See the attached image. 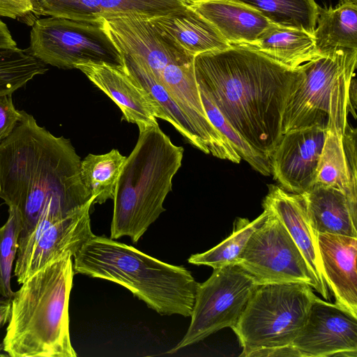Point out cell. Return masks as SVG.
Instances as JSON below:
<instances>
[{"label":"cell","mask_w":357,"mask_h":357,"mask_svg":"<svg viewBox=\"0 0 357 357\" xmlns=\"http://www.w3.org/2000/svg\"><path fill=\"white\" fill-rule=\"evenodd\" d=\"M81 160L69 139L53 135L22 110L0 143V198L20 218V237L47 211L63 218L93 205L95 197L82 180Z\"/></svg>","instance_id":"cell-1"},{"label":"cell","mask_w":357,"mask_h":357,"mask_svg":"<svg viewBox=\"0 0 357 357\" xmlns=\"http://www.w3.org/2000/svg\"><path fill=\"white\" fill-rule=\"evenodd\" d=\"M199 90L255 149L270 157L282 136V119L300 70L248 45H231L194 59Z\"/></svg>","instance_id":"cell-2"},{"label":"cell","mask_w":357,"mask_h":357,"mask_svg":"<svg viewBox=\"0 0 357 357\" xmlns=\"http://www.w3.org/2000/svg\"><path fill=\"white\" fill-rule=\"evenodd\" d=\"M73 255L46 265L26 279L10 299L3 351L11 357H75L68 305Z\"/></svg>","instance_id":"cell-3"},{"label":"cell","mask_w":357,"mask_h":357,"mask_svg":"<svg viewBox=\"0 0 357 357\" xmlns=\"http://www.w3.org/2000/svg\"><path fill=\"white\" fill-rule=\"evenodd\" d=\"M75 273L117 283L161 315L190 317L197 282L174 266L111 238L93 235L73 256Z\"/></svg>","instance_id":"cell-4"},{"label":"cell","mask_w":357,"mask_h":357,"mask_svg":"<svg viewBox=\"0 0 357 357\" xmlns=\"http://www.w3.org/2000/svg\"><path fill=\"white\" fill-rule=\"evenodd\" d=\"M139 132L116 181L110 229L111 238L127 236L133 243L165 211L163 203L183 156V148L175 145L158 123Z\"/></svg>","instance_id":"cell-5"},{"label":"cell","mask_w":357,"mask_h":357,"mask_svg":"<svg viewBox=\"0 0 357 357\" xmlns=\"http://www.w3.org/2000/svg\"><path fill=\"white\" fill-rule=\"evenodd\" d=\"M356 63L357 50L337 48L300 66L284 107L282 134L315 125L344 133L349 113L356 119Z\"/></svg>","instance_id":"cell-6"},{"label":"cell","mask_w":357,"mask_h":357,"mask_svg":"<svg viewBox=\"0 0 357 357\" xmlns=\"http://www.w3.org/2000/svg\"><path fill=\"white\" fill-rule=\"evenodd\" d=\"M102 22L123 54L139 57L146 64L198 132L210 128L195 77L194 56L174 45L146 17L127 15Z\"/></svg>","instance_id":"cell-7"},{"label":"cell","mask_w":357,"mask_h":357,"mask_svg":"<svg viewBox=\"0 0 357 357\" xmlns=\"http://www.w3.org/2000/svg\"><path fill=\"white\" fill-rule=\"evenodd\" d=\"M311 286L301 282L259 285L232 328L248 357L260 349L291 344L303 328L316 298Z\"/></svg>","instance_id":"cell-8"},{"label":"cell","mask_w":357,"mask_h":357,"mask_svg":"<svg viewBox=\"0 0 357 357\" xmlns=\"http://www.w3.org/2000/svg\"><path fill=\"white\" fill-rule=\"evenodd\" d=\"M31 26L26 50L45 65L62 69L87 62L124 66L123 54L102 22L48 16L37 19Z\"/></svg>","instance_id":"cell-9"},{"label":"cell","mask_w":357,"mask_h":357,"mask_svg":"<svg viewBox=\"0 0 357 357\" xmlns=\"http://www.w3.org/2000/svg\"><path fill=\"white\" fill-rule=\"evenodd\" d=\"M259 284L237 264L213 269L205 282L197 283L188 329L167 354L197 343L240 319L250 296Z\"/></svg>","instance_id":"cell-10"},{"label":"cell","mask_w":357,"mask_h":357,"mask_svg":"<svg viewBox=\"0 0 357 357\" xmlns=\"http://www.w3.org/2000/svg\"><path fill=\"white\" fill-rule=\"evenodd\" d=\"M249 238L237 265L261 284L301 282L315 289L308 264L286 227L271 211Z\"/></svg>","instance_id":"cell-11"},{"label":"cell","mask_w":357,"mask_h":357,"mask_svg":"<svg viewBox=\"0 0 357 357\" xmlns=\"http://www.w3.org/2000/svg\"><path fill=\"white\" fill-rule=\"evenodd\" d=\"M63 218L43 216L26 235L19 237L14 275L22 284L36 272L52 261L71 254L73 257L94 234L90 208Z\"/></svg>","instance_id":"cell-12"},{"label":"cell","mask_w":357,"mask_h":357,"mask_svg":"<svg viewBox=\"0 0 357 357\" xmlns=\"http://www.w3.org/2000/svg\"><path fill=\"white\" fill-rule=\"evenodd\" d=\"M291 344L301 357H356L357 316L316 296Z\"/></svg>","instance_id":"cell-13"},{"label":"cell","mask_w":357,"mask_h":357,"mask_svg":"<svg viewBox=\"0 0 357 357\" xmlns=\"http://www.w3.org/2000/svg\"><path fill=\"white\" fill-rule=\"evenodd\" d=\"M326 134L319 125L282 134L269 158L271 174L285 191L302 194L314 185Z\"/></svg>","instance_id":"cell-14"},{"label":"cell","mask_w":357,"mask_h":357,"mask_svg":"<svg viewBox=\"0 0 357 357\" xmlns=\"http://www.w3.org/2000/svg\"><path fill=\"white\" fill-rule=\"evenodd\" d=\"M75 68L110 98L121 110L122 119L136 124L139 131L158 123V111L153 100L125 66L87 62L77 64Z\"/></svg>","instance_id":"cell-15"},{"label":"cell","mask_w":357,"mask_h":357,"mask_svg":"<svg viewBox=\"0 0 357 357\" xmlns=\"http://www.w3.org/2000/svg\"><path fill=\"white\" fill-rule=\"evenodd\" d=\"M188 0H35L39 16L101 22L103 20L137 15L148 19L184 9Z\"/></svg>","instance_id":"cell-16"},{"label":"cell","mask_w":357,"mask_h":357,"mask_svg":"<svg viewBox=\"0 0 357 357\" xmlns=\"http://www.w3.org/2000/svg\"><path fill=\"white\" fill-rule=\"evenodd\" d=\"M263 207L273 213L286 227L308 264L315 282L314 289L326 300L330 299L324 279L318 234L310 222L303 196L270 185Z\"/></svg>","instance_id":"cell-17"},{"label":"cell","mask_w":357,"mask_h":357,"mask_svg":"<svg viewBox=\"0 0 357 357\" xmlns=\"http://www.w3.org/2000/svg\"><path fill=\"white\" fill-rule=\"evenodd\" d=\"M324 279L335 303L357 316V237L318 234Z\"/></svg>","instance_id":"cell-18"},{"label":"cell","mask_w":357,"mask_h":357,"mask_svg":"<svg viewBox=\"0 0 357 357\" xmlns=\"http://www.w3.org/2000/svg\"><path fill=\"white\" fill-rule=\"evenodd\" d=\"M188 6L208 21L230 45H252L275 25L256 10L234 0H188Z\"/></svg>","instance_id":"cell-19"},{"label":"cell","mask_w":357,"mask_h":357,"mask_svg":"<svg viewBox=\"0 0 357 357\" xmlns=\"http://www.w3.org/2000/svg\"><path fill=\"white\" fill-rule=\"evenodd\" d=\"M314 185L333 187L357 199L356 129H327Z\"/></svg>","instance_id":"cell-20"},{"label":"cell","mask_w":357,"mask_h":357,"mask_svg":"<svg viewBox=\"0 0 357 357\" xmlns=\"http://www.w3.org/2000/svg\"><path fill=\"white\" fill-rule=\"evenodd\" d=\"M149 20L174 45L194 57L223 50L231 45L208 21L188 6L183 10Z\"/></svg>","instance_id":"cell-21"},{"label":"cell","mask_w":357,"mask_h":357,"mask_svg":"<svg viewBox=\"0 0 357 357\" xmlns=\"http://www.w3.org/2000/svg\"><path fill=\"white\" fill-rule=\"evenodd\" d=\"M301 195L317 234L357 237V199L340 189L321 185Z\"/></svg>","instance_id":"cell-22"},{"label":"cell","mask_w":357,"mask_h":357,"mask_svg":"<svg viewBox=\"0 0 357 357\" xmlns=\"http://www.w3.org/2000/svg\"><path fill=\"white\" fill-rule=\"evenodd\" d=\"M123 56L128 73L153 100L158 111V118L169 123L192 146L208 154L191 121L155 79L146 64L139 57L127 54H123Z\"/></svg>","instance_id":"cell-23"},{"label":"cell","mask_w":357,"mask_h":357,"mask_svg":"<svg viewBox=\"0 0 357 357\" xmlns=\"http://www.w3.org/2000/svg\"><path fill=\"white\" fill-rule=\"evenodd\" d=\"M250 47L293 69L320 55L313 33L275 24L266 29Z\"/></svg>","instance_id":"cell-24"},{"label":"cell","mask_w":357,"mask_h":357,"mask_svg":"<svg viewBox=\"0 0 357 357\" xmlns=\"http://www.w3.org/2000/svg\"><path fill=\"white\" fill-rule=\"evenodd\" d=\"M317 23L313 35L319 54L337 48L357 50V4L319 6Z\"/></svg>","instance_id":"cell-25"},{"label":"cell","mask_w":357,"mask_h":357,"mask_svg":"<svg viewBox=\"0 0 357 357\" xmlns=\"http://www.w3.org/2000/svg\"><path fill=\"white\" fill-rule=\"evenodd\" d=\"M117 149L100 155L90 153L81 160L82 182L94 204H103L113 199L116 181L126 160Z\"/></svg>","instance_id":"cell-26"},{"label":"cell","mask_w":357,"mask_h":357,"mask_svg":"<svg viewBox=\"0 0 357 357\" xmlns=\"http://www.w3.org/2000/svg\"><path fill=\"white\" fill-rule=\"evenodd\" d=\"M256 10L271 23L313 33L319 5L314 0H234Z\"/></svg>","instance_id":"cell-27"},{"label":"cell","mask_w":357,"mask_h":357,"mask_svg":"<svg viewBox=\"0 0 357 357\" xmlns=\"http://www.w3.org/2000/svg\"><path fill=\"white\" fill-rule=\"evenodd\" d=\"M268 211L264 212L252 221L247 218H237L234 223L231 234L214 248L202 253L192 255L188 259L194 265H205L213 269L227 265L237 264V261L249 238L264 222Z\"/></svg>","instance_id":"cell-28"},{"label":"cell","mask_w":357,"mask_h":357,"mask_svg":"<svg viewBox=\"0 0 357 357\" xmlns=\"http://www.w3.org/2000/svg\"><path fill=\"white\" fill-rule=\"evenodd\" d=\"M47 66L26 50L0 47V96L12 95L35 76L47 71Z\"/></svg>","instance_id":"cell-29"},{"label":"cell","mask_w":357,"mask_h":357,"mask_svg":"<svg viewBox=\"0 0 357 357\" xmlns=\"http://www.w3.org/2000/svg\"><path fill=\"white\" fill-rule=\"evenodd\" d=\"M206 113L212 124L231 144L241 159L264 176L271 174L270 158L255 149L225 119L212 102L199 90Z\"/></svg>","instance_id":"cell-30"},{"label":"cell","mask_w":357,"mask_h":357,"mask_svg":"<svg viewBox=\"0 0 357 357\" xmlns=\"http://www.w3.org/2000/svg\"><path fill=\"white\" fill-rule=\"evenodd\" d=\"M22 230L21 220L17 213L8 208V218L0 227V296L11 298L15 291L11 288V273L18 249Z\"/></svg>","instance_id":"cell-31"},{"label":"cell","mask_w":357,"mask_h":357,"mask_svg":"<svg viewBox=\"0 0 357 357\" xmlns=\"http://www.w3.org/2000/svg\"><path fill=\"white\" fill-rule=\"evenodd\" d=\"M0 16L32 26L38 19L35 0H0Z\"/></svg>","instance_id":"cell-32"},{"label":"cell","mask_w":357,"mask_h":357,"mask_svg":"<svg viewBox=\"0 0 357 357\" xmlns=\"http://www.w3.org/2000/svg\"><path fill=\"white\" fill-rule=\"evenodd\" d=\"M22 116V110H17L12 95L0 96V143L14 130Z\"/></svg>","instance_id":"cell-33"},{"label":"cell","mask_w":357,"mask_h":357,"mask_svg":"<svg viewBox=\"0 0 357 357\" xmlns=\"http://www.w3.org/2000/svg\"><path fill=\"white\" fill-rule=\"evenodd\" d=\"M300 356L298 350L292 345L264 348L251 352L248 357Z\"/></svg>","instance_id":"cell-34"},{"label":"cell","mask_w":357,"mask_h":357,"mask_svg":"<svg viewBox=\"0 0 357 357\" xmlns=\"http://www.w3.org/2000/svg\"><path fill=\"white\" fill-rule=\"evenodd\" d=\"M10 299L4 297H0V329L9 320L10 313ZM3 350L2 344H0V357L5 356L1 352Z\"/></svg>","instance_id":"cell-35"},{"label":"cell","mask_w":357,"mask_h":357,"mask_svg":"<svg viewBox=\"0 0 357 357\" xmlns=\"http://www.w3.org/2000/svg\"><path fill=\"white\" fill-rule=\"evenodd\" d=\"M16 42L13 40L6 24L0 20V47H15Z\"/></svg>","instance_id":"cell-36"},{"label":"cell","mask_w":357,"mask_h":357,"mask_svg":"<svg viewBox=\"0 0 357 357\" xmlns=\"http://www.w3.org/2000/svg\"><path fill=\"white\" fill-rule=\"evenodd\" d=\"M346 2H349V3H353L357 4V0H341V3H346Z\"/></svg>","instance_id":"cell-37"}]
</instances>
